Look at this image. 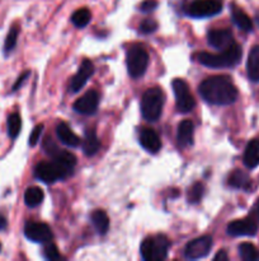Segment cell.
Listing matches in <instances>:
<instances>
[{"label": "cell", "instance_id": "obj_20", "mask_svg": "<svg viewBox=\"0 0 259 261\" xmlns=\"http://www.w3.org/2000/svg\"><path fill=\"white\" fill-rule=\"evenodd\" d=\"M246 73L251 82H259V45L254 46L249 53Z\"/></svg>", "mask_w": 259, "mask_h": 261}, {"label": "cell", "instance_id": "obj_7", "mask_svg": "<svg viewBox=\"0 0 259 261\" xmlns=\"http://www.w3.org/2000/svg\"><path fill=\"white\" fill-rule=\"evenodd\" d=\"M222 10V0H193L187 5L185 13L193 18H208Z\"/></svg>", "mask_w": 259, "mask_h": 261}, {"label": "cell", "instance_id": "obj_38", "mask_svg": "<svg viewBox=\"0 0 259 261\" xmlns=\"http://www.w3.org/2000/svg\"><path fill=\"white\" fill-rule=\"evenodd\" d=\"M0 251H2V244H0Z\"/></svg>", "mask_w": 259, "mask_h": 261}, {"label": "cell", "instance_id": "obj_25", "mask_svg": "<svg viewBox=\"0 0 259 261\" xmlns=\"http://www.w3.org/2000/svg\"><path fill=\"white\" fill-rule=\"evenodd\" d=\"M91 19L90 10L86 8H81V9L76 10L73 15H71V22L76 25L78 28H84Z\"/></svg>", "mask_w": 259, "mask_h": 261}, {"label": "cell", "instance_id": "obj_33", "mask_svg": "<svg viewBox=\"0 0 259 261\" xmlns=\"http://www.w3.org/2000/svg\"><path fill=\"white\" fill-rule=\"evenodd\" d=\"M157 5H159L157 0H144L141 3V5H140V10L142 13H150L156 9Z\"/></svg>", "mask_w": 259, "mask_h": 261}, {"label": "cell", "instance_id": "obj_6", "mask_svg": "<svg viewBox=\"0 0 259 261\" xmlns=\"http://www.w3.org/2000/svg\"><path fill=\"white\" fill-rule=\"evenodd\" d=\"M127 70L132 78H141L149 65V54L142 46L135 45L127 51Z\"/></svg>", "mask_w": 259, "mask_h": 261}, {"label": "cell", "instance_id": "obj_23", "mask_svg": "<svg viewBox=\"0 0 259 261\" xmlns=\"http://www.w3.org/2000/svg\"><path fill=\"white\" fill-rule=\"evenodd\" d=\"M91 222H93V226L95 227L96 232L99 234H106L107 231L109 228V218L107 216V213L101 209H96L91 213Z\"/></svg>", "mask_w": 259, "mask_h": 261}, {"label": "cell", "instance_id": "obj_14", "mask_svg": "<svg viewBox=\"0 0 259 261\" xmlns=\"http://www.w3.org/2000/svg\"><path fill=\"white\" fill-rule=\"evenodd\" d=\"M208 43L217 50H226L235 43L234 36L229 30H213L207 36Z\"/></svg>", "mask_w": 259, "mask_h": 261}, {"label": "cell", "instance_id": "obj_32", "mask_svg": "<svg viewBox=\"0 0 259 261\" xmlns=\"http://www.w3.org/2000/svg\"><path fill=\"white\" fill-rule=\"evenodd\" d=\"M42 132H43V125L40 124L37 125V126L35 127V129L32 130V133H30V137H29V145L30 147H35L36 144L38 143V140H40L41 135H42Z\"/></svg>", "mask_w": 259, "mask_h": 261}, {"label": "cell", "instance_id": "obj_24", "mask_svg": "<svg viewBox=\"0 0 259 261\" xmlns=\"http://www.w3.org/2000/svg\"><path fill=\"white\" fill-rule=\"evenodd\" d=\"M43 191L38 186H30L24 193V203L29 208H36L43 201Z\"/></svg>", "mask_w": 259, "mask_h": 261}, {"label": "cell", "instance_id": "obj_36", "mask_svg": "<svg viewBox=\"0 0 259 261\" xmlns=\"http://www.w3.org/2000/svg\"><path fill=\"white\" fill-rule=\"evenodd\" d=\"M7 227H8L7 218H5V217L3 216V214H0V232L5 231V229H7Z\"/></svg>", "mask_w": 259, "mask_h": 261}, {"label": "cell", "instance_id": "obj_8", "mask_svg": "<svg viewBox=\"0 0 259 261\" xmlns=\"http://www.w3.org/2000/svg\"><path fill=\"white\" fill-rule=\"evenodd\" d=\"M172 87L175 94V105H177L178 111L182 114L192 111L196 106V99L193 98L188 84L182 79H174Z\"/></svg>", "mask_w": 259, "mask_h": 261}, {"label": "cell", "instance_id": "obj_15", "mask_svg": "<svg viewBox=\"0 0 259 261\" xmlns=\"http://www.w3.org/2000/svg\"><path fill=\"white\" fill-rule=\"evenodd\" d=\"M140 143L150 153L159 152V149L161 148V140H160L159 135L156 134V132L149 129V127H145V129L141 130V133H140Z\"/></svg>", "mask_w": 259, "mask_h": 261}, {"label": "cell", "instance_id": "obj_17", "mask_svg": "<svg viewBox=\"0 0 259 261\" xmlns=\"http://www.w3.org/2000/svg\"><path fill=\"white\" fill-rule=\"evenodd\" d=\"M193 134H195V126H193V122L189 120H184L179 124L178 126V134H177V140L178 144L182 148L189 147L193 144Z\"/></svg>", "mask_w": 259, "mask_h": 261}, {"label": "cell", "instance_id": "obj_35", "mask_svg": "<svg viewBox=\"0 0 259 261\" xmlns=\"http://www.w3.org/2000/svg\"><path fill=\"white\" fill-rule=\"evenodd\" d=\"M28 76H29V71H25L24 74H22V75H20L19 78H18V81L15 82V84H14V86H13L12 91L14 92V91H17V89H19V88H20V86H22V84L24 83V82H25V79H27Z\"/></svg>", "mask_w": 259, "mask_h": 261}, {"label": "cell", "instance_id": "obj_22", "mask_svg": "<svg viewBox=\"0 0 259 261\" xmlns=\"http://www.w3.org/2000/svg\"><path fill=\"white\" fill-rule=\"evenodd\" d=\"M229 185L235 189H244L249 190L251 186V180L246 172L241 170H235L229 177Z\"/></svg>", "mask_w": 259, "mask_h": 261}, {"label": "cell", "instance_id": "obj_13", "mask_svg": "<svg viewBox=\"0 0 259 261\" xmlns=\"http://www.w3.org/2000/svg\"><path fill=\"white\" fill-rule=\"evenodd\" d=\"M99 105V96L96 91L86 92L74 103V110L81 115H91L96 111Z\"/></svg>", "mask_w": 259, "mask_h": 261}, {"label": "cell", "instance_id": "obj_29", "mask_svg": "<svg viewBox=\"0 0 259 261\" xmlns=\"http://www.w3.org/2000/svg\"><path fill=\"white\" fill-rule=\"evenodd\" d=\"M18 31L17 27H12V30L9 31L8 33L7 38H5V42H4V53L5 54H9L10 51L14 50L15 45H17V41H18Z\"/></svg>", "mask_w": 259, "mask_h": 261}, {"label": "cell", "instance_id": "obj_3", "mask_svg": "<svg viewBox=\"0 0 259 261\" xmlns=\"http://www.w3.org/2000/svg\"><path fill=\"white\" fill-rule=\"evenodd\" d=\"M243 56V50L238 43H234L229 48L223 50L221 54H210V53H201L197 55L198 63L202 65L208 66L213 69H225L233 68L238 65Z\"/></svg>", "mask_w": 259, "mask_h": 261}, {"label": "cell", "instance_id": "obj_2", "mask_svg": "<svg viewBox=\"0 0 259 261\" xmlns=\"http://www.w3.org/2000/svg\"><path fill=\"white\" fill-rule=\"evenodd\" d=\"M201 97L207 103L226 106L238 98V89L229 76L216 75L205 79L198 88Z\"/></svg>", "mask_w": 259, "mask_h": 261}, {"label": "cell", "instance_id": "obj_34", "mask_svg": "<svg viewBox=\"0 0 259 261\" xmlns=\"http://www.w3.org/2000/svg\"><path fill=\"white\" fill-rule=\"evenodd\" d=\"M250 217L255 221V223L259 226V199L254 203V205L250 209Z\"/></svg>", "mask_w": 259, "mask_h": 261}, {"label": "cell", "instance_id": "obj_30", "mask_svg": "<svg viewBox=\"0 0 259 261\" xmlns=\"http://www.w3.org/2000/svg\"><path fill=\"white\" fill-rule=\"evenodd\" d=\"M43 256H45L47 260L61 259V255L60 252H58L57 247H56L53 244H50V242H47V245H46L45 249H43Z\"/></svg>", "mask_w": 259, "mask_h": 261}, {"label": "cell", "instance_id": "obj_19", "mask_svg": "<svg viewBox=\"0 0 259 261\" xmlns=\"http://www.w3.org/2000/svg\"><path fill=\"white\" fill-rule=\"evenodd\" d=\"M231 18H233V22L235 23L241 31L250 32V31L253 30V22H251V19L241 8L238 7V5H233V7H231Z\"/></svg>", "mask_w": 259, "mask_h": 261}, {"label": "cell", "instance_id": "obj_12", "mask_svg": "<svg viewBox=\"0 0 259 261\" xmlns=\"http://www.w3.org/2000/svg\"><path fill=\"white\" fill-rule=\"evenodd\" d=\"M93 73H94L93 63H91L90 60H88V59L83 60L78 73H76L75 75L73 76V79H71L70 91L73 92V93H76V92L80 91V89L85 86L86 82L89 81V78L93 75Z\"/></svg>", "mask_w": 259, "mask_h": 261}, {"label": "cell", "instance_id": "obj_21", "mask_svg": "<svg viewBox=\"0 0 259 261\" xmlns=\"http://www.w3.org/2000/svg\"><path fill=\"white\" fill-rule=\"evenodd\" d=\"M99 147H101V142H99L96 133L94 129H89L85 132V138L83 142V152L85 155H94L98 152Z\"/></svg>", "mask_w": 259, "mask_h": 261}, {"label": "cell", "instance_id": "obj_28", "mask_svg": "<svg viewBox=\"0 0 259 261\" xmlns=\"http://www.w3.org/2000/svg\"><path fill=\"white\" fill-rule=\"evenodd\" d=\"M203 193H205V186L202 182L193 184L188 191V201L192 204H197L202 199Z\"/></svg>", "mask_w": 259, "mask_h": 261}, {"label": "cell", "instance_id": "obj_11", "mask_svg": "<svg viewBox=\"0 0 259 261\" xmlns=\"http://www.w3.org/2000/svg\"><path fill=\"white\" fill-rule=\"evenodd\" d=\"M258 231V224L251 217L231 222L228 226V233L231 236H254Z\"/></svg>", "mask_w": 259, "mask_h": 261}, {"label": "cell", "instance_id": "obj_31", "mask_svg": "<svg viewBox=\"0 0 259 261\" xmlns=\"http://www.w3.org/2000/svg\"><path fill=\"white\" fill-rule=\"evenodd\" d=\"M157 30V22L151 18H147V19L142 20L141 24H140V31L145 35H149V33L155 32Z\"/></svg>", "mask_w": 259, "mask_h": 261}, {"label": "cell", "instance_id": "obj_10", "mask_svg": "<svg viewBox=\"0 0 259 261\" xmlns=\"http://www.w3.org/2000/svg\"><path fill=\"white\" fill-rule=\"evenodd\" d=\"M24 236L32 242L47 244L52 240L53 234L47 224L40 222H27L24 226Z\"/></svg>", "mask_w": 259, "mask_h": 261}, {"label": "cell", "instance_id": "obj_16", "mask_svg": "<svg viewBox=\"0 0 259 261\" xmlns=\"http://www.w3.org/2000/svg\"><path fill=\"white\" fill-rule=\"evenodd\" d=\"M56 134H57V138L60 139V142L68 145V147H79V144L81 143L80 138L71 130V127L66 122H60L56 126Z\"/></svg>", "mask_w": 259, "mask_h": 261}, {"label": "cell", "instance_id": "obj_37", "mask_svg": "<svg viewBox=\"0 0 259 261\" xmlns=\"http://www.w3.org/2000/svg\"><path fill=\"white\" fill-rule=\"evenodd\" d=\"M228 259L229 257H228V255H226L225 251H220L215 256V260H228Z\"/></svg>", "mask_w": 259, "mask_h": 261}, {"label": "cell", "instance_id": "obj_5", "mask_svg": "<svg viewBox=\"0 0 259 261\" xmlns=\"http://www.w3.org/2000/svg\"><path fill=\"white\" fill-rule=\"evenodd\" d=\"M169 250V240L163 234L147 237L141 245L142 259L146 261H161L167 257Z\"/></svg>", "mask_w": 259, "mask_h": 261}, {"label": "cell", "instance_id": "obj_26", "mask_svg": "<svg viewBox=\"0 0 259 261\" xmlns=\"http://www.w3.org/2000/svg\"><path fill=\"white\" fill-rule=\"evenodd\" d=\"M239 252H240L241 259L244 261H256L259 260V250L256 249L254 245L248 244H241L239 246Z\"/></svg>", "mask_w": 259, "mask_h": 261}, {"label": "cell", "instance_id": "obj_9", "mask_svg": "<svg viewBox=\"0 0 259 261\" xmlns=\"http://www.w3.org/2000/svg\"><path fill=\"white\" fill-rule=\"evenodd\" d=\"M212 237L211 236H202L198 239L193 240L189 244L185 246L184 255L187 259L196 260L205 257L210 254L211 249H212Z\"/></svg>", "mask_w": 259, "mask_h": 261}, {"label": "cell", "instance_id": "obj_1", "mask_svg": "<svg viewBox=\"0 0 259 261\" xmlns=\"http://www.w3.org/2000/svg\"><path fill=\"white\" fill-rule=\"evenodd\" d=\"M51 162H40L35 167V176L45 184H53L73 175L76 157L68 150L58 149Z\"/></svg>", "mask_w": 259, "mask_h": 261}, {"label": "cell", "instance_id": "obj_4", "mask_svg": "<svg viewBox=\"0 0 259 261\" xmlns=\"http://www.w3.org/2000/svg\"><path fill=\"white\" fill-rule=\"evenodd\" d=\"M165 96L164 92L157 87L147 89L141 99L142 116L147 121H156L163 114Z\"/></svg>", "mask_w": 259, "mask_h": 261}, {"label": "cell", "instance_id": "obj_18", "mask_svg": "<svg viewBox=\"0 0 259 261\" xmlns=\"http://www.w3.org/2000/svg\"><path fill=\"white\" fill-rule=\"evenodd\" d=\"M243 161L244 165L250 170L259 166V138H255L248 143L245 152H244Z\"/></svg>", "mask_w": 259, "mask_h": 261}, {"label": "cell", "instance_id": "obj_27", "mask_svg": "<svg viewBox=\"0 0 259 261\" xmlns=\"http://www.w3.org/2000/svg\"><path fill=\"white\" fill-rule=\"evenodd\" d=\"M22 129V119L19 114H12L8 117V134L10 139H15Z\"/></svg>", "mask_w": 259, "mask_h": 261}]
</instances>
